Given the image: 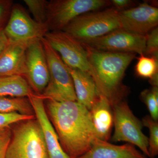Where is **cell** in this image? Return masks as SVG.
Returning a JSON list of instances; mask_svg holds the SVG:
<instances>
[{
	"label": "cell",
	"instance_id": "44dd1931",
	"mask_svg": "<svg viewBox=\"0 0 158 158\" xmlns=\"http://www.w3.org/2000/svg\"><path fill=\"white\" fill-rule=\"evenodd\" d=\"M142 125L148 128L149 131L148 141V153L149 157L154 158L158 154V122L150 116L142 118Z\"/></svg>",
	"mask_w": 158,
	"mask_h": 158
},
{
	"label": "cell",
	"instance_id": "8992f818",
	"mask_svg": "<svg viewBox=\"0 0 158 158\" xmlns=\"http://www.w3.org/2000/svg\"><path fill=\"white\" fill-rule=\"evenodd\" d=\"M113 110L115 128L113 141H125L135 145L149 157L148 138L142 132V122L133 114L127 103L120 101L113 105Z\"/></svg>",
	"mask_w": 158,
	"mask_h": 158
},
{
	"label": "cell",
	"instance_id": "52a82bcc",
	"mask_svg": "<svg viewBox=\"0 0 158 158\" xmlns=\"http://www.w3.org/2000/svg\"><path fill=\"white\" fill-rule=\"evenodd\" d=\"M105 0H52L48 2L47 25L49 31H62L74 19L110 5Z\"/></svg>",
	"mask_w": 158,
	"mask_h": 158
},
{
	"label": "cell",
	"instance_id": "d4e9b609",
	"mask_svg": "<svg viewBox=\"0 0 158 158\" xmlns=\"http://www.w3.org/2000/svg\"><path fill=\"white\" fill-rule=\"evenodd\" d=\"M36 118L35 115H25L19 113H0V128L11 126L12 125L27 119Z\"/></svg>",
	"mask_w": 158,
	"mask_h": 158
},
{
	"label": "cell",
	"instance_id": "cb8c5ba5",
	"mask_svg": "<svg viewBox=\"0 0 158 158\" xmlns=\"http://www.w3.org/2000/svg\"><path fill=\"white\" fill-rule=\"evenodd\" d=\"M146 47L144 54L158 59V27L152 30L146 35Z\"/></svg>",
	"mask_w": 158,
	"mask_h": 158
},
{
	"label": "cell",
	"instance_id": "d6986e66",
	"mask_svg": "<svg viewBox=\"0 0 158 158\" xmlns=\"http://www.w3.org/2000/svg\"><path fill=\"white\" fill-rule=\"evenodd\" d=\"M19 113L25 115H35L27 98L0 97V113Z\"/></svg>",
	"mask_w": 158,
	"mask_h": 158
},
{
	"label": "cell",
	"instance_id": "5bb4252c",
	"mask_svg": "<svg viewBox=\"0 0 158 158\" xmlns=\"http://www.w3.org/2000/svg\"><path fill=\"white\" fill-rule=\"evenodd\" d=\"M29 44L9 41L0 55V77H25L26 51Z\"/></svg>",
	"mask_w": 158,
	"mask_h": 158
},
{
	"label": "cell",
	"instance_id": "9c48e42d",
	"mask_svg": "<svg viewBox=\"0 0 158 158\" xmlns=\"http://www.w3.org/2000/svg\"><path fill=\"white\" fill-rule=\"evenodd\" d=\"M4 30L9 41L25 43L42 39L49 31L47 24L37 22L19 4L13 5Z\"/></svg>",
	"mask_w": 158,
	"mask_h": 158
},
{
	"label": "cell",
	"instance_id": "5b68a950",
	"mask_svg": "<svg viewBox=\"0 0 158 158\" xmlns=\"http://www.w3.org/2000/svg\"><path fill=\"white\" fill-rule=\"evenodd\" d=\"M49 72V81L41 95L44 100L77 101L73 81L68 67L44 38L41 39Z\"/></svg>",
	"mask_w": 158,
	"mask_h": 158
},
{
	"label": "cell",
	"instance_id": "30bf717a",
	"mask_svg": "<svg viewBox=\"0 0 158 158\" xmlns=\"http://www.w3.org/2000/svg\"><path fill=\"white\" fill-rule=\"evenodd\" d=\"M146 35L118 29L109 34L81 43L83 45L96 50L116 52L144 54Z\"/></svg>",
	"mask_w": 158,
	"mask_h": 158
},
{
	"label": "cell",
	"instance_id": "ac0fdd59",
	"mask_svg": "<svg viewBox=\"0 0 158 158\" xmlns=\"http://www.w3.org/2000/svg\"><path fill=\"white\" fill-rule=\"evenodd\" d=\"M34 93L24 77H0V97L28 98Z\"/></svg>",
	"mask_w": 158,
	"mask_h": 158
},
{
	"label": "cell",
	"instance_id": "e0dca14e",
	"mask_svg": "<svg viewBox=\"0 0 158 158\" xmlns=\"http://www.w3.org/2000/svg\"><path fill=\"white\" fill-rule=\"evenodd\" d=\"M67 67L73 81L77 101L90 110L99 96L93 78L88 73Z\"/></svg>",
	"mask_w": 158,
	"mask_h": 158
},
{
	"label": "cell",
	"instance_id": "7402d4cb",
	"mask_svg": "<svg viewBox=\"0 0 158 158\" xmlns=\"http://www.w3.org/2000/svg\"><path fill=\"white\" fill-rule=\"evenodd\" d=\"M24 2L33 16V19L42 24H47L48 2L46 0H24Z\"/></svg>",
	"mask_w": 158,
	"mask_h": 158
},
{
	"label": "cell",
	"instance_id": "ba28073f",
	"mask_svg": "<svg viewBox=\"0 0 158 158\" xmlns=\"http://www.w3.org/2000/svg\"><path fill=\"white\" fill-rule=\"evenodd\" d=\"M44 38L67 66L90 75L88 52L78 40L64 31H49Z\"/></svg>",
	"mask_w": 158,
	"mask_h": 158
},
{
	"label": "cell",
	"instance_id": "277c9868",
	"mask_svg": "<svg viewBox=\"0 0 158 158\" xmlns=\"http://www.w3.org/2000/svg\"><path fill=\"white\" fill-rule=\"evenodd\" d=\"M117 9L91 11L74 19L62 31L81 43L120 29Z\"/></svg>",
	"mask_w": 158,
	"mask_h": 158
},
{
	"label": "cell",
	"instance_id": "7a4b0ae2",
	"mask_svg": "<svg viewBox=\"0 0 158 158\" xmlns=\"http://www.w3.org/2000/svg\"><path fill=\"white\" fill-rule=\"evenodd\" d=\"M85 47L88 52L90 75L99 94L106 97L113 107L122 100V80L135 54L96 50Z\"/></svg>",
	"mask_w": 158,
	"mask_h": 158
},
{
	"label": "cell",
	"instance_id": "8fae6325",
	"mask_svg": "<svg viewBox=\"0 0 158 158\" xmlns=\"http://www.w3.org/2000/svg\"><path fill=\"white\" fill-rule=\"evenodd\" d=\"M41 39L29 43L26 53L25 78L33 91L41 95L49 81V72Z\"/></svg>",
	"mask_w": 158,
	"mask_h": 158
},
{
	"label": "cell",
	"instance_id": "4316f807",
	"mask_svg": "<svg viewBox=\"0 0 158 158\" xmlns=\"http://www.w3.org/2000/svg\"><path fill=\"white\" fill-rule=\"evenodd\" d=\"M13 6L12 1H0V29H4L1 26L9 20Z\"/></svg>",
	"mask_w": 158,
	"mask_h": 158
},
{
	"label": "cell",
	"instance_id": "6da1fadb",
	"mask_svg": "<svg viewBox=\"0 0 158 158\" xmlns=\"http://www.w3.org/2000/svg\"><path fill=\"white\" fill-rule=\"evenodd\" d=\"M46 112L62 149L77 158L90 149L97 138L90 111L77 101L44 100Z\"/></svg>",
	"mask_w": 158,
	"mask_h": 158
},
{
	"label": "cell",
	"instance_id": "4fadbf2b",
	"mask_svg": "<svg viewBox=\"0 0 158 158\" xmlns=\"http://www.w3.org/2000/svg\"><path fill=\"white\" fill-rule=\"evenodd\" d=\"M34 110L35 117L42 127L48 158H70L62 149L59 138L46 112L44 99L36 94L28 98Z\"/></svg>",
	"mask_w": 158,
	"mask_h": 158
},
{
	"label": "cell",
	"instance_id": "603a6c76",
	"mask_svg": "<svg viewBox=\"0 0 158 158\" xmlns=\"http://www.w3.org/2000/svg\"><path fill=\"white\" fill-rule=\"evenodd\" d=\"M142 101L147 106L151 117L158 119V87H152L151 90H145L141 93Z\"/></svg>",
	"mask_w": 158,
	"mask_h": 158
},
{
	"label": "cell",
	"instance_id": "9a60e30c",
	"mask_svg": "<svg viewBox=\"0 0 158 158\" xmlns=\"http://www.w3.org/2000/svg\"><path fill=\"white\" fill-rule=\"evenodd\" d=\"M89 111L96 138L108 141L113 125V107L110 101L106 97L99 94Z\"/></svg>",
	"mask_w": 158,
	"mask_h": 158
},
{
	"label": "cell",
	"instance_id": "2e32d148",
	"mask_svg": "<svg viewBox=\"0 0 158 158\" xmlns=\"http://www.w3.org/2000/svg\"><path fill=\"white\" fill-rule=\"evenodd\" d=\"M77 158H147L133 144H111L95 138L90 149Z\"/></svg>",
	"mask_w": 158,
	"mask_h": 158
},
{
	"label": "cell",
	"instance_id": "f1b7e54d",
	"mask_svg": "<svg viewBox=\"0 0 158 158\" xmlns=\"http://www.w3.org/2000/svg\"><path fill=\"white\" fill-rule=\"evenodd\" d=\"M111 3H113L114 6L117 9H122L128 6L131 1L129 0H113Z\"/></svg>",
	"mask_w": 158,
	"mask_h": 158
},
{
	"label": "cell",
	"instance_id": "7c38bea8",
	"mask_svg": "<svg viewBox=\"0 0 158 158\" xmlns=\"http://www.w3.org/2000/svg\"><path fill=\"white\" fill-rule=\"evenodd\" d=\"M120 29L134 34L146 35L158 27V9L147 3L118 11Z\"/></svg>",
	"mask_w": 158,
	"mask_h": 158
},
{
	"label": "cell",
	"instance_id": "3957f363",
	"mask_svg": "<svg viewBox=\"0 0 158 158\" xmlns=\"http://www.w3.org/2000/svg\"><path fill=\"white\" fill-rule=\"evenodd\" d=\"M11 128L6 158H48L44 134L37 118L19 122Z\"/></svg>",
	"mask_w": 158,
	"mask_h": 158
},
{
	"label": "cell",
	"instance_id": "ffe728a7",
	"mask_svg": "<svg viewBox=\"0 0 158 158\" xmlns=\"http://www.w3.org/2000/svg\"><path fill=\"white\" fill-rule=\"evenodd\" d=\"M135 70L138 76L150 80L158 74V59L141 54L138 59Z\"/></svg>",
	"mask_w": 158,
	"mask_h": 158
},
{
	"label": "cell",
	"instance_id": "484cf974",
	"mask_svg": "<svg viewBox=\"0 0 158 158\" xmlns=\"http://www.w3.org/2000/svg\"><path fill=\"white\" fill-rule=\"evenodd\" d=\"M11 135V126L0 128V158H6Z\"/></svg>",
	"mask_w": 158,
	"mask_h": 158
},
{
	"label": "cell",
	"instance_id": "83f0119b",
	"mask_svg": "<svg viewBox=\"0 0 158 158\" xmlns=\"http://www.w3.org/2000/svg\"><path fill=\"white\" fill-rule=\"evenodd\" d=\"M9 40L7 37L4 29H0V55L8 45Z\"/></svg>",
	"mask_w": 158,
	"mask_h": 158
}]
</instances>
